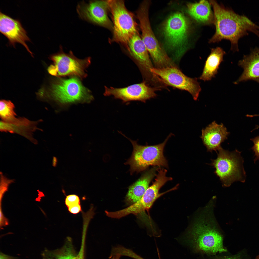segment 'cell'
Wrapping results in <instances>:
<instances>
[{
    "label": "cell",
    "mask_w": 259,
    "mask_h": 259,
    "mask_svg": "<svg viewBox=\"0 0 259 259\" xmlns=\"http://www.w3.org/2000/svg\"><path fill=\"white\" fill-rule=\"evenodd\" d=\"M214 203L210 201L197 213L185 234V242L194 254L209 255L228 252L214 217Z\"/></svg>",
    "instance_id": "6da1fadb"
},
{
    "label": "cell",
    "mask_w": 259,
    "mask_h": 259,
    "mask_svg": "<svg viewBox=\"0 0 259 259\" xmlns=\"http://www.w3.org/2000/svg\"><path fill=\"white\" fill-rule=\"evenodd\" d=\"M214 11L213 22L216 31L209 40V43L218 42L223 39L229 40L231 50H239L238 42L242 37L251 32L259 37V26L245 16L239 15L231 10L210 0Z\"/></svg>",
    "instance_id": "7a4b0ae2"
},
{
    "label": "cell",
    "mask_w": 259,
    "mask_h": 259,
    "mask_svg": "<svg viewBox=\"0 0 259 259\" xmlns=\"http://www.w3.org/2000/svg\"><path fill=\"white\" fill-rule=\"evenodd\" d=\"M241 153L237 149L230 152L221 147L216 152L217 158L211 159V163L207 164L215 169L214 173L219 178L222 186L229 187L235 181L245 182L246 172Z\"/></svg>",
    "instance_id": "3957f363"
},
{
    "label": "cell",
    "mask_w": 259,
    "mask_h": 259,
    "mask_svg": "<svg viewBox=\"0 0 259 259\" xmlns=\"http://www.w3.org/2000/svg\"><path fill=\"white\" fill-rule=\"evenodd\" d=\"M150 4L142 2L136 12L137 18L139 22L142 39L152 58L155 68H162L176 66L161 46L153 32L149 18Z\"/></svg>",
    "instance_id": "277c9868"
},
{
    "label": "cell",
    "mask_w": 259,
    "mask_h": 259,
    "mask_svg": "<svg viewBox=\"0 0 259 259\" xmlns=\"http://www.w3.org/2000/svg\"><path fill=\"white\" fill-rule=\"evenodd\" d=\"M38 94L41 97L50 96L54 100L64 103L88 101L92 98L88 89L75 77L56 80L48 89H41Z\"/></svg>",
    "instance_id": "5b68a950"
},
{
    "label": "cell",
    "mask_w": 259,
    "mask_h": 259,
    "mask_svg": "<svg viewBox=\"0 0 259 259\" xmlns=\"http://www.w3.org/2000/svg\"><path fill=\"white\" fill-rule=\"evenodd\" d=\"M172 135L170 134L162 143L154 145L142 146L136 141L129 139L133 147L131 156L125 164L130 166L131 174L143 171L150 166L168 167L167 161L163 154L164 147L168 140Z\"/></svg>",
    "instance_id": "8992f818"
},
{
    "label": "cell",
    "mask_w": 259,
    "mask_h": 259,
    "mask_svg": "<svg viewBox=\"0 0 259 259\" xmlns=\"http://www.w3.org/2000/svg\"><path fill=\"white\" fill-rule=\"evenodd\" d=\"M187 18L177 12L170 16L164 23L163 30L169 48L173 52V61H178L186 50L185 45L189 27Z\"/></svg>",
    "instance_id": "52a82bcc"
},
{
    "label": "cell",
    "mask_w": 259,
    "mask_h": 259,
    "mask_svg": "<svg viewBox=\"0 0 259 259\" xmlns=\"http://www.w3.org/2000/svg\"><path fill=\"white\" fill-rule=\"evenodd\" d=\"M107 1L113 23L112 41L123 44L128 49L129 40L134 35L138 33L133 15L127 9L123 0Z\"/></svg>",
    "instance_id": "ba28073f"
},
{
    "label": "cell",
    "mask_w": 259,
    "mask_h": 259,
    "mask_svg": "<svg viewBox=\"0 0 259 259\" xmlns=\"http://www.w3.org/2000/svg\"><path fill=\"white\" fill-rule=\"evenodd\" d=\"M167 171L161 169L158 171L156 177L152 184L148 188L142 197L136 203L124 209L112 212L110 215L112 218H119L130 214L137 215L145 210H148L156 200L164 194L172 191L171 189L160 193V188L167 182L172 178L166 176Z\"/></svg>",
    "instance_id": "9c48e42d"
},
{
    "label": "cell",
    "mask_w": 259,
    "mask_h": 259,
    "mask_svg": "<svg viewBox=\"0 0 259 259\" xmlns=\"http://www.w3.org/2000/svg\"><path fill=\"white\" fill-rule=\"evenodd\" d=\"M60 48L59 52L50 57L53 63L48 67V73L58 77L71 75L81 77H86L85 70L90 64V58L79 59L71 51L66 53L62 51L61 47Z\"/></svg>",
    "instance_id": "30bf717a"
},
{
    "label": "cell",
    "mask_w": 259,
    "mask_h": 259,
    "mask_svg": "<svg viewBox=\"0 0 259 259\" xmlns=\"http://www.w3.org/2000/svg\"><path fill=\"white\" fill-rule=\"evenodd\" d=\"M151 71L159 77L165 86L187 91L191 94L194 100H197L201 88L197 78L187 76L177 66L162 68L153 67Z\"/></svg>",
    "instance_id": "8fae6325"
},
{
    "label": "cell",
    "mask_w": 259,
    "mask_h": 259,
    "mask_svg": "<svg viewBox=\"0 0 259 259\" xmlns=\"http://www.w3.org/2000/svg\"><path fill=\"white\" fill-rule=\"evenodd\" d=\"M160 88L151 87L146 81L123 88L105 87L104 95L113 96L123 102L137 100L145 102L147 100L155 98L157 95L155 92Z\"/></svg>",
    "instance_id": "7c38bea8"
},
{
    "label": "cell",
    "mask_w": 259,
    "mask_h": 259,
    "mask_svg": "<svg viewBox=\"0 0 259 259\" xmlns=\"http://www.w3.org/2000/svg\"><path fill=\"white\" fill-rule=\"evenodd\" d=\"M109 7L107 0L83 1L77 5V11L79 17L90 23L113 29L112 24L108 15Z\"/></svg>",
    "instance_id": "4fadbf2b"
},
{
    "label": "cell",
    "mask_w": 259,
    "mask_h": 259,
    "mask_svg": "<svg viewBox=\"0 0 259 259\" xmlns=\"http://www.w3.org/2000/svg\"><path fill=\"white\" fill-rule=\"evenodd\" d=\"M128 50L138 63L147 82L152 86L158 82L157 76L151 71L153 68L148 53L139 33L134 35L129 40Z\"/></svg>",
    "instance_id": "5bb4252c"
},
{
    "label": "cell",
    "mask_w": 259,
    "mask_h": 259,
    "mask_svg": "<svg viewBox=\"0 0 259 259\" xmlns=\"http://www.w3.org/2000/svg\"><path fill=\"white\" fill-rule=\"evenodd\" d=\"M0 31L8 39L10 45L15 47L16 43H20L33 56V54L26 43V41H30V40L19 20L13 19L0 11Z\"/></svg>",
    "instance_id": "9a60e30c"
},
{
    "label": "cell",
    "mask_w": 259,
    "mask_h": 259,
    "mask_svg": "<svg viewBox=\"0 0 259 259\" xmlns=\"http://www.w3.org/2000/svg\"><path fill=\"white\" fill-rule=\"evenodd\" d=\"M200 137L207 152H216L221 147V144L227 138L229 134L226 128L221 123L218 124L215 121L203 129Z\"/></svg>",
    "instance_id": "2e32d148"
},
{
    "label": "cell",
    "mask_w": 259,
    "mask_h": 259,
    "mask_svg": "<svg viewBox=\"0 0 259 259\" xmlns=\"http://www.w3.org/2000/svg\"><path fill=\"white\" fill-rule=\"evenodd\" d=\"M243 71L234 82L237 84L241 82L253 80L259 77V47L252 50L248 54L244 55L238 62Z\"/></svg>",
    "instance_id": "e0dca14e"
},
{
    "label": "cell",
    "mask_w": 259,
    "mask_h": 259,
    "mask_svg": "<svg viewBox=\"0 0 259 259\" xmlns=\"http://www.w3.org/2000/svg\"><path fill=\"white\" fill-rule=\"evenodd\" d=\"M159 167L154 166L144 173L135 182L130 186L125 197L128 204L132 205L139 200L148 188L149 184L157 174Z\"/></svg>",
    "instance_id": "ac0fdd59"
},
{
    "label": "cell",
    "mask_w": 259,
    "mask_h": 259,
    "mask_svg": "<svg viewBox=\"0 0 259 259\" xmlns=\"http://www.w3.org/2000/svg\"><path fill=\"white\" fill-rule=\"evenodd\" d=\"M225 52L219 47L212 48L205 64L202 73L199 78L204 81L211 80L215 76L221 63L223 61Z\"/></svg>",
    "instance_id": "d6986e66"
},
{
    "label": "cell",
    "mask_w": 259,
    "mask_h": 259,
    "mask_svg": "<svg viewBox=\"0 0 259 259\" xmlns=\"http://www.w3.org/2000/svg\"><path fill=\"white\" fill-rule=\"evenodd\" d=\"M210 2L200 0L198 2L189 3L187 11L189 15L197 22L204 24H209L213 21Z\"/></svg>",
    "instance_id": "ffe728a7"
},
{
    "label": "cell",
    "mask_w": 259,
    "mask_h": 259,
    "mask_svg": "<svg viewBox=\"0 0 259 259\" xmlns=\"http://www.w3.org/2000/svg\"><path fill=\"white\" fill-rule=\"evenodd\" d=\"M77 255L71 240L69 239L61 248L52 251L45 250L42 255L43 259H77Z\"/></svg>",
    "instance_id": "44dd1931"
},
{
    "label": "cell",
    "mask_w": 259,
    "mask_h": 259,
    "mask_svg": "<svg viewBox=\"0 0 259 259\" xmlns=\"http://www.w3.org/2000/svg\"><path fill=\"white\" fill-rule=\"evenodd\" d=\"M34 123L25 118H15L12 121L7 122V132L18 134L31 141L30 135L34 130V128H32Z\"/></svg>",
    "instance_id": "7402d4cb"
},
{
    "label": "cell",
    "mask_w": 259,
    "mask_h": 259,
    "mask_svg": "<svg viewBox=\"0 0 259 259\" xmlns=\"http://www.w3.org/2000/svg\"><path fill=\"white\" fill-rule=\"evenodd\" d=\"M13 104L10 101L2 100L0 101V115L2 120L10 122L15 119L16 115Z\"/></svg>",
    "instance_id": "603a6c76"
},
{
    "label": "cell",
    "mask_w": 259,
    "mask_h": 259,
    "mask_svg": "<svg viewBox=\"0 0 259 259\" xmlns=\"http://www.w3.org/2000/svg\"><path fill=\"white\" fill-rule=\"evenodd\" d=\"M241 253L232 255L228 252L213 255H200L198 259H244Z\"/></svg>",
    "instance_id": "cb8c5ba5"
},
{
    "label": "cell",
    "mask_w": 259,
    "mask_h": 259,
    "mask_svg": "<svg viewBox=\"0 0 259 259\" xmlns=\"http://www.w3.org/2000/svg\"><path fill=\"white\" fill-rule=\"evenodd\" d=\"M0 192L3 193L7 190L8 187L10 184L14 182L15 180L10 179L7 178L3 175L1 172H0Z\"/></svg>",
    "instance_id": "d4e9b609"
},
{
    "label": "cell",
    "mask_w": 259,
    "mask_h": 259,
    "mask_svg": "<svg viewBox=\"0 0 259 259\" xmlns=\"http://www.w3.org/2000/svg\"><path fill=\"white\" fill-rule=\"evenodd\" d=\"M65 204L68 207L77 204H80L78 196L75 194H71L66 196L65 199Z\"/></svg>",
    "instance_id": "484cf974"
},
{
    "label": "cell",
    "mask_w": 259,
    "mask_h": 259,
    "mask_svg": "<svg viewBox=\"0 0 259 259\" xmlns=\"http://www.w3.org/2000/svg\"><path fill=\"white\" fill-rule=\"evenodd\" d=\"M250 140L253 143L251 149L254 153L255 158L254 161L255 162L257 160L259 159V136L251 138Z\"/></svg>",
    "instance_id": "4316f807"
},
{
    "label": "cell",
    "mask_w": 259,
    "mask_h": 259,
    "mask_svg": "<svg viewBox=\"0 0 259 259\" xmlns=\"http://www.w3.org/2000/svg\"><path fill=\"white\" fill-rule=\"evenodd\" d=\"M69 211L71 213L76 214L79 212L81 210L80 204H78L71 206L68 207Z\"/></svg>",
    "instance_id": "83f0119b"
},
{
    "label": "cell",
    "mask_w": 259,
    "mask_h": 259,
    "mask_svg": "<svg viewBox=\"0 0 259 259\" xmlns=\"http://www.w3.org/2000/svg\"><path fill=\"white\" fill-rule=\"evenodd\" d=\"M17 258L7 255L1 252L0 254V259H16Z\"/></svg>",
    "instance_id": "f1b7e54d"
},
{
    "label": "cell",
    "mask_w": 259,
    "mask_h": 259,
    "mask_svg": "<svg viewBox=\"0 0 259 259\" xmlns=\"http://www.w3.org/2000/svg\"><path fill=\"white\" fill-rule=\"evenodd\" d=\"M121 255L119 254H116L112 256H110L109 258L110 259H120Z\"/></svg>",
    "instance_id": "f546056e"
},
{
    "label": "cell",
    "mask_w": 259,
    "mask_h": 259,
    "mask_svg": "<svg viewBox=\"0 0 259 259\" xmlns=\"http://www.w3.org/2000/svg\"><path fill=\"white\" fill-rule=\"evenodd\" d=\"M52 161V165L54 167H55L57 162V158L55 157H53Z\"/></svg>",
    "instance_id": "4dcf8cb0"
},
{
    "label": "cell",
    "mask_w": 259,
    "mask_h": 259,
    "mask_svg": "<svg viewBox=\"0 0 259 259\" xmlns=\"http://www.w3.org/2000/svg\"><path fill=\"white\" fill-rule=\"evenodd\" d=\"M134 259H145L137 254H135L134 255Z\"/></svg>",
    "instance_id": "1f68e13d"
},
{
    "label": "cell",
    "mask_w": 259,
    "mask_h": 259,
    "mask_svg": "<svg viewBox=\"0 0 259 259\" xmlns=\"http://www.w3.org/2000/svg\"><path fill=\"white\" fill-rule=\"evenodd\" d=\"M253 80L256 81L259 84V77L254 79Z\"/></svg>",
    "instance_id": "d6a6232c"
},
{
    "label": "cell",
    "mask_w": 259,
    "mask_h": 259,
    "mask_svg": "<svg viewBox=\"0 0 259 259\" xmlns=\"http://www.w3.org/2000/svg\"><path fill=\"white\" fill-rule=\"evenodd\" d=\"M255 259H259V255L256 256Z\"/></svg>",
    "instance_id": "836d02e7"
},
{
    "label": "cell",
    "mask_w": 259,
    "mask_h": 259,
    "mask_svg": "<svg viewBox=\"0 0 259 259\" xmlns=\"http://www.w3.org/2000/svg\"><path fill=\"white\" fill-rule=\"evenodd\" d=\"M257 116H259V114H258V115H257Z\"/></svg>",
    "instance_id": "e575fe53"
}]
</instances>
